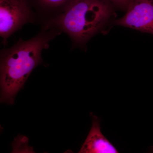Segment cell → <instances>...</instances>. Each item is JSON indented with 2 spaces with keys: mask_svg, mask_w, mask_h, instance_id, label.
<instances>
[{
  "mask_svg": "<svg viewBox=\"0 0 153 153\" xmlns=\"http://www.w3.org/2000/svg\"><path fill=\"white\" fill-rule=\"evenodd\" d=\"M44 7L54 8L64 6L66 7L72 0H39Z\"/></svg>",
  "mask_w": 153,
  "mask_h": 153,
  "instance_id": "cell-6",
  "label": "cell"
},
{
  "mask_svg": "<svg viewBox=\"0 0 153 153\" xmlns=\"http://www.w3.org/2000/svg\"><path fill=\"white\" fill-rule=\"evenodd\" d=\"M126 11L114 25L153 35V0H131Z\"/></svg>",
  "mask_w": 153,
  "mask_h": 153,
  "instance_id": "cell-4",
  "label": "cell"
},
{
  "mask_svg": "<svg viewBox=\"0 0 153 153\" xmlns=\"http://www.w3.org/2000/svg\"><path fill=\"white\" fill-rule=\"evenodd\" d=\"M112 7L105 0H72L62 13L49 22L47 28H59L75 44L83 45L107 24Z\"/></svg>",
  "mask_w": 153,
  "mask_h": 153,
  "instance_id": "cell-2",
  "label": "cell"
},
{
  "mask_svg": "<svg viewBox=\"0 0 153 153\" xmlns=\"http://www.w3.org/2000/svg\"><path fill=\"white\" fill-rule=\"evenodd\" d=\"M56 33H41L27 40L19 41L1 55V101L13 104L17 94L31 72L42 63L41 54L49 47Z\"/></svg>",
  "mask_w": 153,
  "mask_h": 153,
  "instance_id": "cell-1",
  "label": "cell"
},
{
  "mask_svg": "<svg viewBox=\"0 0 153 153\" xmlns=\"http://www.w3.org/2000/svg\"><path fill=\"white\" fill-rule=\"evenodd\" d=\"M111 4L113 6L126 10L127 9L131 0H105Z\"/></svg>",
  "mask_w": 153,
  "mask_h": 153,
  "instance_id": "cell-7",
  "label": "cell"
},
{
  "mask_svg": "<svg viewBox=\"0 0 153 153\" xmlns=\"http://www.w3.org/2000/svg\"><path fill=\"white\" fill-rule=\"evenodd\" d=\"M90 115L92 120V126L79 153H118L114 146L102 133L99 118L92 113Z\"/></svg>",
  "mask_w": 153,
  "mask_h": 153,
  "instance_id": "cell-5",
  "label": "cell"
},
{
  "mask_svg": "<svg viewBox=\"0 0 153 153\" xmlns=\"http://www.w3.org/2000/svg\"><path fill=\"white\" fill-rule=\"evenodd\" d=\"M31 17L26 0H0V35L5 44L12 34L30 22Z\"/></svg>",
  "mask_w": 153,
  "mask_h": 153,
  "instance_id": "cell-3",
  "label": "cell"
}]
</instances>
